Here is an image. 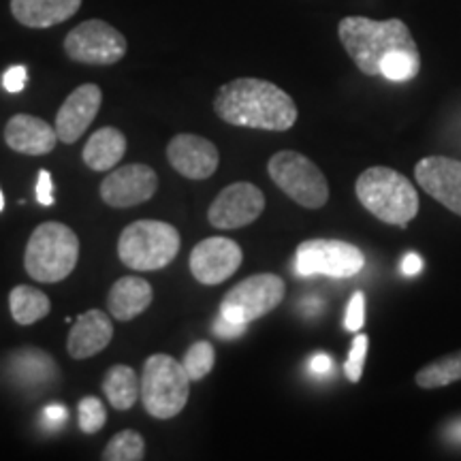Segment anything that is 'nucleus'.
<instances>
[{"instance_id": "obj_1", "label": "nucleus", "mask_w": 461, "mask_h": 461, "mask_svg": "<svg viewBox=\"0 0 461 461\" xmlns=\"http://www.w3.org/2000/svg\"><path fill=\"white\" fill-rule=\"evenodd\" d=\"M339 41L361 73L389 82H408L420 68L419 48L402 20H367L344 17Z\"/></svg>"}, {"instance_id": "obj_2", "label": "nucleus", "mask_w": 461, "mask_h": 461, "mask_svg": "<svg viewBox=\"0 0 461 461\" xmlns=\"http://www.w3.org/2000/svg\"><path fill=\"white\" fill-rule=\"evenodd\" d=\"M214 112L244 129L288 131L297 122V105L285 90L257 77H240L216 92Z\"/></svg>"}, {"instance_id": "obj_3", "label": "nucleus", "mask_w": 461, "mask_h": 461, "mask_svg": "<svg viewBox=\"0 0 461 461\" xmlns=\"http://www.w3.org/2000/svg\"><path fill=\"white\" fill-rule=\"evenodd\" d=\"M361 205L378 221L406 229L419 212V194L408 177L389 167L363 171L355 184Z\"/></svg>"}, {"instance_id": "obj_4", "label": "nucleus", "mask_w": 461, "mask_h": 461, "mask_svg": "<svg viewBox=\"0 0 461 461\" xmlns=\"http://www.w3.org/2000/svg\"><path fill=\"white\" fill-rule=\"evenodd\" d=\"M79 261V238L62 222H43L26 244L24 267L34 282L58 285L73 274Z\"/></svg>"}, {"instance_id": "obj_5", "label": "nucleus", "mask_w": 461, "mask_h": 461, "mask_svg": "<svg viewBox=\"0 0 461 461\" xmlns=\"http://www.w3.org/2000/svg\"><path fill=\"white\" fill-rule=\"evenodd\" d=\"M180 233L163 221H135L118 240V257L135 272H157L180 252Z\"/></svg>"}, {"instance_id": "obj_6", "label": "nucleus", "mask_w": 461, "mask_h": 461, "mask_svg": "<svg viewBox=\"0 0 461 461\" xmlns=\"http://www.w3.org/2000/svg\"><path fill=\"white\" fill-rule=\"evenodd\" d=\"M140 395L149 417L167 420L180 414L190 395V378L182 363L163 353L149 357L143 363Z\"/></svg>"}, {"instance_id": "obj_7", "label": "nucleus", "mask_w": 461, "mask_h": 461, "mask_svg": "<svg viewBox=\"0 0 461 461\" xmlns=\"http://www.w3.org/2000/svg\"><path fill=\"white\" fill-rule=\"evenodd\" d=\"M267 171L276 186L286 197H291L299 205L308 207V210H319V207L330 201V186H327L325 176L303 154L282 149V152L269 158Z\"/></svg>"}, {"instance_id": "obj_8", "label": "nucleus", "mask_w": 461, "mask_h": 461, "mask_svg": "<svg viewBox=\"0 0 461 461\" xmlns=\"http://www.w3.org/2000/svg\"><path fill=\"white\" fill-rule=\"evenodd\" d=\"M286 295V285L280 276L274 274H257L250 278L241 280L224 295L221 303V314L224 319L248 322L261 319L269 314L274 308H278L282 299Z\"/></svg>"}, {"instance_id": "obj_9", "label": "nucleus", "mask_w": 461, "mask_h": 461, "mask_svg": "<svg viewBox=\"0 0 461 461\" xmlns=\"http://www.w3.org/2000/svg\"><path fill=\"white\" fill-rule=\"evenodd\" d=\"M129 41L118 28L103 20H86L65 39V51L73 62L92 67H112L126 56Z\"/></svg>"}, {"instance_id": "obj_10", "label": "nucleus", "mask_w": 461, "mask_h": 461, "mask_svg": "<svg viewBox=\"0 0 461 461\" xmlns=\"http://www.w3.org/2000/svg\"><path fill=\"white\" fill-rule=\"evenodd\" d=\"M366 265L359 248L339 240H310L297 248L295 267L302 276H330V278H350Z\"/></svg>"}, {"instance_id": "obj_11", "label": "nucleus", "mask_w": 461, "mask_h": 461, "mask_svg": "<svg viewBox=\"0 0 461 461\" xmlns=\"http://www.w3.org/2000/svg\"><path fill=\"white\" fill-rule=\"evenodd\" d=\"M265 194L250 182L230 184L214 199L207 210V221L212 227L229 230L248 227L263 214Z\"/></svg>"}, {"instance_id": "obj_12", "label": "nucleus", "mask_w": 461, "mask_h": 461, "mask_svg": "<svg viewBox=\"0 0 461 461\" xmlns=\"http://www.w3.org/2000/svg\"><path fill=\"white\" fill-rule=\"evenodd\" d=\"M158 176L149 165H124L109 173L101 182V199L109 207H135L146 203L157 194Z\"/></svg>"}, {"instance_id": "obj_13", "label": "nucleus", "mask_w": 461, "mask_h": 461, "mask_svg": "<svg viewBox=\"0 0 461 461\" xmlns=\"http://www.w3.org/2000/svg\"><path fill=\"white\" fill-rule=\"evenodd\" d=\"M241 248L229 238H207L190 252V274L201 285L214 286L229 280L241 265Z\"/></svg>"}, {"instance_id": "obj_14", "label": "nucleus", "mask_w": 461, "mask_h": 461, "mask_svg": "<svg viewBox=\"0 0 461 461\" xmlns=\"http://www.w3.org/2000/svg\"><path fill=\"white\" fill-rule=\"evenodd\" d=\"M103 105V90L96 84H84L75 88L62 107L56 113V135L58 141L71 143L82 140V135L88 131V126L95 122L96 113Z\"/></svg>"}, {"instance_id": "obj_15", "label": "nucleus", "mask_w": 461, "mask_h": 461, "mask_svg": "<svg viewBox=\"0 0 461 461\" xmlns=\"http://www.w3.org/2000/svg\"><path fill=\"white\" fill-rule=\"evenodd\" d=\"M167 158L173 169L188 180H207L221 163L218 148L210 140L190 132H180L167 146Z\"/></svg>"}, {"instance_id": "obj_16", "label": "nucleus", "mask_w": 461, "mask_h": 461, "mask_svg": "<svg viewBox=\"0 0 461 461\" xmlns=\"http://www.w3.org/2000/svg\"><path fill=\"white\" fill-rule=\"evenodd\" d=\"M419 186L453 214L461 216V160L429 157L414 169Z\"/></svg>"}, {"instance_id": "obj_17", "label": "nucleus", "mask_w": 461, "mask_h": 461, "mask_svg": "<svg viewBox=\"0 0 461 461\" xmlns=\"http://www.w3.org/2000/svg\"><path fill=\"white\" fill-rule=\"evenodd\" d=\"M5 143L17 154L45 157L54 152L58 135L54 126L31 113H15L5 126Z\"/></svg>"}, {"instance_id": "obj_18", "label": "nucleus", "mask_w": 461, "mask_h": 461, "mask_svg": "<svg viewBox=\"0 0 461 461\" xmlns=\"http://www.w3.org/2000/svg\"><path fill=\"white\" fill-rule=\"evenodd\" d=\"M113 338V322L103 310H88L77 316L67 338V350L73 359L82 361L105 350Z\"/></svg>"}, {"instance_id": "obj_19", "label": "nucleus", "mask_w": 461, "mask_h": 461, "mask_svg": "<svg viewBox=\"0 0 461 461\" xmlns=\"http://www.w3.org/2000/svg\"><path fill=\"white\" fill-rule=\"evenodd\" d=\"M7 372L17 387L45 389L58 378V363L41 348H20L7 359Z\"/></svg>"}, {"instance_id": "obj_20", "label": "nucleus", "mask_w": 461, "mask_h": 461, "mask_svg": "<svg viewBox=\"0 0 461 461\" xmlns=\"http://www.w3.org/2000/svg\"><path fill=\"white\" fill-rule=\"evenodd\" d=\"M84 0H11V15L26 28H51L71 20Z\"/></svg>"}, {"instance_id": "obj_21", "label": "nucleus", "mask_w": 461, "mask_h": 461, "mask_svg": "<svg viewBox=\"0 0 461 461\" xmlns=\"http://www.w3.org/2000/svg\"><path fill=\"white\" fill-rule=\"evenodd\" d=\"M152 299L154 288L148 280L124 276V278L113 282L112 291L107 295V308L113 319L126 322L146 312Z\"/></svg>"}, {"instance_id": "obj_22", "label": "nucleus", "mask_w": 461, "mask_h": 461, "mask_svg": "<svg viewBox=\"0 0 461 461\" xmlns=\"http://www.w3.org/2000/svg\"><path fill=\"white\" fill-rule=\"evenodd\" d=\"M126 154V137L122 131L113 126H103L92 132L90 140L86 141L82 160L92 171H109L113 169Z\"/></svg>"}, {"instance_id": "obj_23", "label": "nucleus", "mask_w": 461, "mask_h": 461, "mask_svg": "<svg viewBox=\"0 0 461 461\" xmlns=\"http://www.w3.org/2000/svg\"><path fill=\"white\" fill-rule=\"evenodd\" d=\"M103 393L115 411H131L140 397V380L135 370L124 363L109 367L103 378Z\"/></svg>"}, {"instance_id": "obj_24", "label": "nucleus", "mask_w": 461, "mask_h": 461, "mask_svg": "<svg viewBox=\"0 0 461 461\" xmlns=\"http://www.w3.org/2000/svg\"><path fill=\"white\" fill-rule=\"evenodd\" d=\"M9 308L17 325H32L51 312V302L39 288L17 285L9 293Z\"/></svg>"}, {"instance_id": "obj_25", "label": "nucleus", "mask_w": 461, "mask_h": 461, "mask_svg": "<svg viewBox=\"0 0 461 461\" xmlns=\"http://www.w3.org/2000/svg\"><path fill=\"white\" fill-rule=\"evenodd\" d=\"M455 380H461V350L429 363L417 374V384L420 389L448 387Z\"/></svg>"}, {"instance_id": "obj_26", "label": "nucleus", "mask_w": 461, "mask_h": 461, "mask_svg": "<svg viewBox=\"0 0 461 461\" xmlns=\"http://www.w3.org/2000/svg\"><path fill=\"white\" fill-rule=\"evenodd\" d=\"M143 457H146V442H143L141 434L132 429L115 434L103 448V459L105 461H141Z\"/></svg>"}, {"instance_id": "obj_27", "label": "nucleus", "mask_w": 461, "mask_h": 461, "mask_svg": "<svg viewBox=\"0 0 461 461\" xmlns=\"http://www.w3.org/2000/svg\"><path fill=\"white\" fill-rule=\"evenodd\" d=\"M216 361V350L210 342H194L184 355V370H186L190 380H203L212 372Z\"/></svg>"}, {"instance_id": "obj_28", "label": "nucleus", "mask_w": 461, "mask_h": 461, "mask_svg": "<svg viewBox=\"0 0 461 461\" xmlns=\"http://www.w3.org/2000/svg\"><path fill=\"white\" fill-rule=\"evenodd\" d=\"M77 414H79V429L88 436L99 434L107 423V411L99 397L88 395L84 397V400H79Z\"/></svg>"}, {"instance_id": "obj_29", "label": "nucleus", "mask_w": 461, "mask_h": 461, "mask_svg": "<svg viewBox=\"0 0 461 461\" xmlns=\"http://www.w3.org/2000/svg\"><path fill=\"white\" fill-rule=\"evenodd\" d=\"M366 355H367V336L363 333H357V338L353 339V346H350V355L344 363V372L353 383H359L361 374H363V363H366Z\"/></svg>"}, {"instance_id": "obj_30", "label": "nucleus", "mask_w": 461, "mask_h": 461, "mask_svg": "<svg viewBox=\"0 0 461 461\" xmlns=\"http://www.w3.org/2000/svg\"><path fill=\"white\" fill-rule=\"evenodd\" d=\"M363 322H366V295H363V293H355L348 308H346L344 327L348 331H359Z\"/></svg>"}, {"instance_id": "obj_31", "label": "nucleus", "mask_w": 461, "mask_h": 461, "mask_svg": "<svg viewBox=\"0 0 461 461\" xmlns=\"http://www.w3.org/2000/svg\"><path fill=\"white\" fill-rule=\"evenodd\" d=\"M26 82H28V71H26V67H22V65L11 67L9 71L3 75V88L11 92V95H17V92L24 90Z\"/></svg>"}, {"instance_id": "obj_32", "label": "nucleus", "mask_w": 461, "mask_h": 461, "mask_svg": "<svg viewBox=\"0 0 461 461\" xmlns=\"http://www.w3.org/2000/svg\"><path fill=\"white\" fill-rule=\"evenodd\" d=\"M37 201L41 205H54V182H51V173L48 169L39 171L37 182Z\"/></svg>"}, {"instance_id": "obj_33", "label": "nucleus", "mask_w": 461, "mask_h": 461, "mask_svg": "<svg viewBox=\"0 0 461 461\" xmlns=\"http://www.w3.org/2000/svg\"><path fill=\"white\" fill-rule=\"evenodd\" d=\"M248 325H241V322H233L229 319H224L221 314L214 322V333L218 338H224V339H233V338H240L241 333L246 331Z\"/></svg>"}, {"instance_id": "obj_34", "label": "nucleus", "mask_w": 461, "mask_h": 461, "mask_svg": "<svg viewBox=\"0 0 461 461\" xmlns=\"http://www.w3.org/2000/svg\"><path fill=\"white\" fill-rule=\"evenodd\" d=\"M43 417H45V423H48L50 429H60L62 425L67 423L68 411L62 406V403H50V406H45Z\"/></svg>"}, {"instance_id": "obj_35", "label": "nucleus", "mask_w": 461, "mask_h": 461, "mask_svg": "<svg viewBox=\"0 0 461 461\" xmlns=\"http://www.w3.org/2000/svg\"><path fill=\"white\" fill-rule=\"evenodd\" d=\"M310 372L319 374V376L330 374L331 372V357L325 353H316L312 359H310Z\"/></svg>"}, {"instance_id": "obj_36", "label": "nucleus", "mask_w": 461, "mask_h": 461, "mask_svg": "<svg viewBox=\"0 0 461 461\" xmlns=\"http://www.w3.org/2000/svg\"><path fill=\"white\" fill-rule=\"evenodd\" d=\"M420 269H423V261H420V257L414 255V252H408L402 261V274L403 276H417V274H420Z\"/></svg>"}, {"instance_id": "obj_37", "label": "nucleus", "mask_w": 461, "mask_h": 461, "mask_svg": "<svg viewBox=\"0 0 461 461\" xmlns=\"http://www.w3.org/2000/svg\"><path fill=\"white\" fill-rule=\"evenodd\" d=\"M447 438H448V440L461 442V419L459 420H453V423L448 425V428H447Z\"/></svg>"}, {"instance_id": "obj_38", "label": "nucleus", "mask_w": 461, "mask_h": 461, "mask_svg": "<svg viewBox=\"0 0 461 461\" xmlns=\"http://www.w3.org/2000/svg\"><path fill=\"white\" fill-rule=\"evenodd\" d=\"M5 210V197H3V188H0V212Z\"/></svg>"}]
</instances>
